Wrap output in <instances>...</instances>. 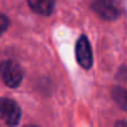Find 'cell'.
Returning a JSON list of instances; mask_svg holds the SVG:
<instances>
[{"label":"cell","instance_id":"1","mask_svg":"<svg viewBox=\"0 0 127 127\" xmlns=\"http://www.w3.org/2000/svg\"><path fill=\"white\" fill-rule=\"evenodd\" d=\"M1 77L6 86L16 89L23 81V70L13 60H6L1 64Z\"/></svg>","mask_w":127,"mask_h":127},{"label":"cell","instance_id":"5","mask_svg":"<svg viewBox=\"0 0 127 127\" xmlns=\"http://www.w3.org/2000/svg\"><path fill=\"white\" fill-rule=\"evenodd\" d=\"M29 6L34 13L47 16L54 10V0H28Z\"/></svg>","mask_w":127,"mask_h":127},{"label":"cell","instance_id":"2","mask_svg":"<svg viewBox=\"0 0 127 127\" xmlns=\"http://www.w3.org/2000/svg\"><path fill=\"white\" fill-rule=\"evenodd\" d=\"M75 54H76V60L79 65L86 70L92 67L94 64V57H92V50L89 39L85 35H81L77 39L76 47H75Z\"/></svg>","mask_w":127,"mask_h":127},{"label":"cell","instance_id":"6","mask_svg":"<svg viewBox=\"0 0 127 127\" xmlns=\"http://www.w3.org/2000/svg\"><path fill=\"white\" fill-rule=\"evenodd\" d=\"M112 97H113L115 102L123 111L127 112V90H125L122 87H113V90H112Z\"/></svg>","mask_w":127,"mask_h":127},{"label":"cell","instance_id":"8","mask_svg":"<svg viewBox=\"0 0 127 127\" xmlns=\"http://www.w3.org/2000/svg\"><path fill=\"white\" fill-rule=\"evenodd\" d=\"M115 127H127V121H117L115 123Z\"/></svg>","mask_w":127,"mask_h":127},{"label":"cell","instance_id":"9","mask_svg":"<svg viewBox=\"0 0 127 127\" xmlns=\"http://www.w3.org/2000/svg\"><path fill=\"white\" fill-rule=\"evenodd\" d=\"M123 4H125V6H126V9H127V0H123Z\"/></svg>","mask_w":127,"mask_h":127},{"label":"cell","instance_id":"3","mask_svg":"<svg viewBox=\"0 0 127 127\" xmlns=\"http://www.w3.org/2000/svg\"><path fill=\"white\" fill-rule=\"evenodd\" d=\"M1 117L5 121V123L10 127L16 126L20 122L21 118V110L19 105L10 98H3L1 100Z\"/></svg>","mask_w":127,"mask_h":127},{"label":"cell","instance_id":"7","mask_svg":"<svg viewBox=\"0 0 127 127\" xmlns=\"http://www.w3.org/2000/svg\"><path fill=\"white\" fill-rule=\"evenodd\" d=\"M8 25H9V20H8V18H6L5 15H1V30H3V32L8 29Z\"/></svg>","mask_w":127,"mask_h":127},{"label":"cell","instance_id":"10","mask_svg":"<svg viewBox=\"0 0 127 127\" xmlns=\"http://www.w3.org/2000/svg\"><path fill=\"white\" fill-rule=\"evenodd\" d=\"M26 127H35V126H26Z\"/></svg>","mask_w":127,"mask_h":127},{"label":"cell","instance_id":"4","mask_svg":"<svg viewBox=\"0 0 127 127\" xmlns=\"http://www.w3.org/2000/svg\"><path fill=\"white\" fill-rule=\"evenodd\" d=\"M94 11L106 20H115L118 16V9L113 0H94Z\"/></svg>","mask_w":127,"mask_h":127}]
</instances>
